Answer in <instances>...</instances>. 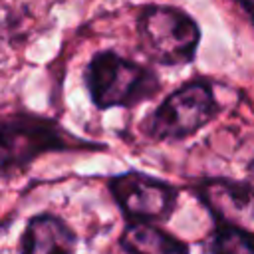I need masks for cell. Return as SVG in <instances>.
Masks as SVG:
<instances>
[{
  "mask_svg": "<svg viewBox=\"0 0 254 254\" xmlns=\"http://www.w3.org/2000/svg\"><path fill=\"white\" fill-rule=\"evenodd\" d=\"M75 149H101V145L75 137L44 115L28 111L0 115V179L22 173L46 153Z\"/></svg>",
  "mask_w": 254,
  "mask_h": 254,
  "instance_id": "1",
  "label": "cell"
},
{
  "mask_svg": "<svg viewBox=\"0 0 254 254\" xmlns=\"http://www.w3.org/2000/svg\"><path fill=\"white\" fill-rule=\"evenodd\" d=\"M83 85L91 103L101 109H133L161 91L157 71L113 50H101L83 67Z\"/></svg>",
  "mask_w": 254,
  "mask_h": 254,
  "instance_id": "2",
  "label": "cell"
},
{
  "mask_svg": "<svg viewBox=\"0 0 254 254\" xmlns=\"http://www.w3.org/2000/svg\"><path fill=\"white\" fill-rule=\"evenodd\" d=\"M220 113L214 85L206 77H192L171 91L139 123V131L155 143H177L192 137Z\"/></svg>",
  "mask_w": 254,
  "mask_h": 254,
  "instance_id": "3",
  "label": "cell"
},
{
  "mask_svg": "<svg viewBox=\"0 0 254 254\" xmlns=\"http://www.w3.org/2000/svg\"><path fill=\"white\" fill-rule=\"evenodd\" d=\"M200 38L198 22L183 8L149 4L137 16L139 50L157 65L179 67L194 62Z\"/></svg>",
  "mask_w": 254,
  "mask_h": 254,
  "instance_id": "4",
  "label": "cell"
},
{
  "mask_svg": "<svg viewBox=\"0 0 254 254\" xmlns=\"http://www.w3.org/2000/svg\"><path fill=\"white\" fill-rule=\"evenodd\" d=\"M107 189L125 220L165 222L177 210L179 189L141 171L113 175L107 181Z\"/></svg>",
  "mask_w": 254,
  "mask_h": 254,
  "instance_id": "5",
  "label": "cell"
},
{
  "mask_svg": "<svg viewBox=\"0 0 254 254\" xmlns=\"http://www.w3.org/2000/svg\"><path fill=\"white\" fill-rule=\"evenodd\" d=\"M192 192L214 224L232 226L254 238V185L250 181L206 177L192 185Z\"/></svg>",
  "mask_w": 254,
  "mask_h": 254,
  "instance_id": "6",
  "label": "cell"
},
{
  "mask_svg": "<svg viewBox=\"0 0 254 254\" xmlns=\"http://www.w3.org/2000/svg\"><path fill=\"white\" fill-rule=\"evenodd\" d=\"M77 246V234L65 224L64 218L42 212L34 214L22 236L18 250L26 254H46V252H73Z\"/></svg>",
  "mask_w": 254,
  "mask_h": 254,
  "instance_id": "7",
  "label": "cell"
},
{
  "mask_svg": "<svg viewBox=\"0 0 254 254\" xmlns=\"http://www.w3.org/2000/svg\"><path fill=\"white\" fill-rule=\"evenodd\" d=\"M119 248L135 254H173V252L189 250L185 242L165 232L155 222H139V220H127L119 236Z\"/></svg>",
  "mask_w": 254,
  "mask_h": 254,
  "instance_id": "8",
  "label": "cell"
},
{
  "mask_svg": "<svg viewBox=\"0 0 254 254\" xmlns=\"http://www.w3.org/2000/svg\"><path fill=\"white\" fill-rule=\"evenodd\" d=\"M204 250L208 252H254V238L232 226L214 224L212 232L204 240Z\"/></svg>",
  "mask_w": 254,
  "mask_h": 254,
  "instance_id": "9",
  "label": "cell"
},
{
  "mask_svg": "<svg viewBox=\"0 0 254 254\" xmlns=\"http://www.w3.org/2000/svg\"><path fill=\"white\" fill-rule=\"evenodd\" d=\"M240 8H242V12L246 14V18L250 20V24L254 26V0H234Z\"/></svg>",
  "mask_w": 254,
  "mask_h": 254,
  "instance_id": "10",
  "label": "cell"
},
{
  "mask_svg": "<svg viewBox=\"0 0 254 254\" xmlns=\"http://www.w3.org/2000/svg\"><path fill=\"white\" fill-rule=\"evenodd\" d=\"M246 173H248V181L254 185V157H252V161H250V165H248Z\"/></svg>",
  "mask_w": 254,
  "mask_h": 254,
  "instance_id": "11",
  "label": "cell"
}]
</instances>
